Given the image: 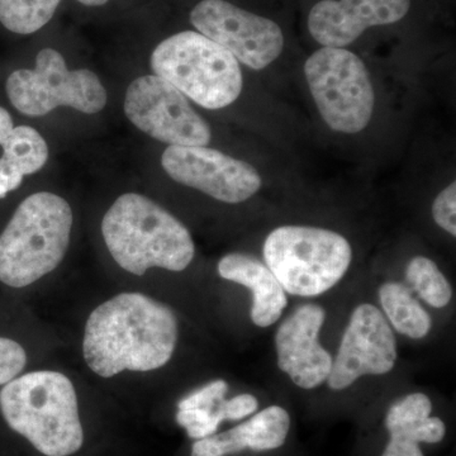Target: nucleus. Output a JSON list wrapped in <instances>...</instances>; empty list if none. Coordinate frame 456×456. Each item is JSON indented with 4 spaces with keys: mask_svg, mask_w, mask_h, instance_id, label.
Instances as JSON below:
<instances>
[{
    "mask_svg": "<svg viewBox=\"0 0 456 456\" xmlns=\"http://www.w3.org/2000/svg\"><path fill=\"white\" fill-rule=\"evenodd\" d=\"M432 403L424 393H413L395 402L386 417L391 434L382 456H424L419 444H437L445 436V424L431 417Z\"/></svg>",
    "mask_w": 456,
    "mask_h": 456,
    "instance_id": "dca6fc26",
    "label": "nucleus"
},
{
    "mask_svg": "<svg viewBox=\"0 0 456 456\" xmlns=\"http://www.w3.org/2000/svg\"><path fill=\"white\" fill-rule=\"evenodd\" d=\"M77 2L86 5V7H101V5L107 4L110 0H77Z\"/></svg>",
    "mask_w": 456,
    "mask_h": 456,
    "instance_id": "bb28decb",
    "label": "nucleus"
},
{
    "mask_svg": "<svg viewBox=\"0 0 456 456\" xmlns=\"http://www.w3.org/2000/svg\"><path fill=\"white\" fill-rule=\"evenodd\" d=\"M380 305L399 334L422 338L431 330L432 321L425 308L413 298L406 285L386 283L379 289Z\"/></svg>",
    "mask_w": 456,
    "mask_h": 456,
    "instance_id": "6ab92c4d",
    "label": "nucleus"
},
{
    "mask_svg": "<svg viewBox=\"0 0 456 456\" xmlns=\"http://www.w3.org/2000/svg\"><path fill=\"white\" fill-rule=\"evenodd\" d=\"M151 68L154 75L207 110L228 107L241 94L239 61L200 32L176 33L159 44Z\"/></svg>",
    "mask_w": 456,
    "mask_h": 456,
    "instance_id": "39448f33",
    "label": "nucleus"
},
{
    "mask_svg": "<svg viewBox=\"0 0 456 456\" xmlns=\"http://www.w3.org/2000/svg\"><path fill=\"white\" fill-rule=\"evenodd\" d=\"M73 221L64 198L50 191L26 198L0 235V281L23 288L53 272L68 251Z\"/></svg>",
    "mask_w": 456,
    "mask_h": 456,
    "instance_id": "20e7f679",
    "label": "nucleus"
},
{
    "mask_svg": "<svg viewBox=\"0 0 456 456\" xmlns=\"http://www.w3.org/2000/svg\"><path fill=\"white\" fill-rule=\"evenodd\" d=\"M218 274L253 292L251 320L259 327L274 325L287 307V294L266 264L245 254H228L218 263Z\"/></svg>",
    "mask_w": 456,
    "mask_h": 456,
    "instance_id": "a211bd4d",
    "label": "nucleus"
},
{
    "mask_svg": "<svg viewBox=\"0 0 456 456\" xmlns=\"http://www.w3.org/2000/svg\"><path fill=\"white\" fill-rule=\"evenodd\" d=\"M27 354L22 345L0 338V386L13 380L26 367Z\"/></svg>",
    "mask_w": 456,
    "mask_h": 456,
    "instance_id": "5701e85b",
    "label": "nucleus"
},
{
    "mask_svg": "<svg viewBox=\"0 0 456 456\" xmlns=\"http://www.w3.org/2000/svg\"><path fill=\"white\" fill-rule=\"evenodd\" d=\"M161 165L179 184L224 203L245 202L260 191L263 183L250 164L207 146H169Z\"/></svg>",
    "mask_w": 456,
    "mask_h": 456,
    "instance_id": "9b49d317",
    "label": "nucleus"
},
{
    "mask_svg": "<svg viewBox=\"0 0 456 456\" xmlns=\"http://www.w3.org/2000/svg\"><path fill=\"white\" fill-rule=\"evenodd\" d=\"M47 159L49 147L40 132L14 127L11 114L0 107V200L20 188L26 175L41 170Z\"/></svg>",
    "mask_w": 456,
    "mask_h": 456,
    "instance_id": "f3484780",
    "label": "nucleus"
},
{
    "mask_svg": "<svg viewBox=\"0 0 456 456\" xmlns=\"http://www.w3.org/2000/svg\"><path fill=\"white\" fill-rule=\"evenodd\" d=\"M228 391V384L224 380H215L207 384L198 391L191 393L188 397L179 402V410H191V408H202L207 411H216L224 399Z\"/></svg>",
    "mask_w": 456,
    "mask_h": 456,
    "instance_id": "b1692460",
    "label": "nucleus"
},
{
    "mask_svg": "<svg viewBox=\"0 0 456 456\" xmlns=\"http://www.w3.org/2000/svg\"><path fill=\"white\" fill-rule=\"evenodd\" d=\"M61 0H0V23L18 35H31L50 22Z\"/></svg>",
    "mask_w": 456,
    "mask_h": 456,
    "instance_id": "aec40b11",
    "label": "nucleus"
},
{
    "mask_svg": "<svg viewBox=\"0 0 456 456\" xmlns=\"http://www.w3.org/2000/svg\"><path fill=\"white\" fill-rule=\"evenodd\" d=\"M397 342L382 312L373 305H360L351 314L342 336L338 356L332 362L329 387L334 391L349 388L364 375H382L395 368Z\"/></svg>",
    "mask_w": 456,
    "mask_h": 456,
    "instance_id": "f8f14e48",
    "label": "nucleus"
},
{
    "mask_svg": "<svg viewBox=\"0 0 456 456\" xmlns=\"http://www.w3.org/2000/svg\"><path fill=\"white\" fill-rule=\"evenodd\" d=\"M198 32L227 50L237 61L261 70L278 59L284 47L281 27L226 0H202L191 13Z\"/></svg>",
    "mask_w": 456,
    "mask_h": 456,
    "instance_id": "9d476101",
    "label": "nucleus"
},
{
    "mask_svg": "<svg viewBox=\"0 0 456 456\" xmlns=\"http://www.w3.org/2000/svg\"><path fill=\"white\" fill-rule=\"evenodd\" d=\"M7 95L12 106L29 117H41L59 107L86 114L103 110L107 90L89 69L70 70L59 51L44 49L35 69H20L9 75Z\"/></svg>",
    "mask_w": 456,
    "mask_h": 456,
    "instance_id": "6e6552de",
    "label": "nucleus"
},
{
    "mask_svg": "<svg viewBox=\"0 0 456 456\" xmlns=\"http://www.w3.org/2000/svg\"><path fill=\"white\" fill-rule=\"evenodd\" d=\"M305 79L323 121L341 134H358L373 116L375 95L367 66L346 49L322 47L305 65Z\"/></svg>",
    "mask_w": 456,
    "mask_h": 456,
    "instance_id": "0eeeda50",
    "label": "nucleus"
},
{
    "mask_svg": "<svg viewBox=\"0 0 456 456\" xmlns=\"http://www.w3.org/2000/svg\"><path fill=\"white\" fill-rule=\"evenodd\" d=\"M406 279L413 290L432 307L444 308L452 301V290L448 279L428 257H413L408 263Z\"/></svg>",
    "mask_w": 456,
    "mask_h": 456,
    "instance_id": "412c9836",
    "label": "nucleus"
},
{
    "mask_svg": "<svg viewBox=\"0 0 456 456\" xmlns=\"http://www.w3.org/2000/svg\"><path fill=\"white\" fill-rule=\"evenodd\" d=\"M224 419L216 411L202 410V408H191V410H179L176 413V422L187 430L191 439H204L216 434L218 426Z\"/></svg>",
    "mask_w": 456,
    "mask_h": 456,
    "instance_id": "4be33fe9",
    "label": "nucleus"
},
{
    "mask_svg": "<svg viewBox=\"0 0 456 456\" xmlns=\"http://www.w3.org/2000/svg\"><path fill=\"white\" fill-rule=\"evenodd\" d=\"M325 318L320 305H303L279 327L275 336L278 367L299 388H316L331 373L334 360L318 342Z\"/></svg>",
    "mask_w": 456,
    "mask_h": 456,
    "instance_id": "ddd939ff",
    "label": "nucleus"
},
{
    "mask_svg": "<svg viewBox=\"0 0 456 456\" xmlns=\"http://www.w3.org/2000/svg\"><path fill=\"white\" fill-rule=\"evenodd\" d=\"M0 411L9 428L41 454L70 456L82 449L77 392L64 374L44 370L14 378L0 391Z\"/></svg>",
    "mask_w": 456,
    "mask_h": 456,
    "instance_id": "7ed1b4c3",
    "label": "nucleus"
},
{
    "mask_svg": "<svg viewBox=\"0 0 456 456\" xmlns=\"http://www.w3.org/2000/svg\"><path fill=\"white\" fill-rule=\"evenodd\" d=\"M410 8L411 0H321L311 9L308 29L323 47L344 49L370 27L398 22Z\"/></svg>",
    "mask_w": 456,
    "mask_h": 456,
    "instance_id": "4468645a",
    "label": "nucleus"
},
{
    "mask_svg": "<svg viewBox=\"0 0 456 456\" xmlns=\"http://www.w3.org/2000/svg\"><path fill=\"white\" fill-rule=\"evenodd\" d=\"M102 233L116 263L134 275L151 268L183 272L196 254L188 228L141 194L119 197L104 215Z\"/></svg>",
    "mask_w": 456,
    "mask_h": 456,
    "instance_id": "f03ea898",
    "label": "nucleus"
},
{
    "mask_svg": "<svg viewBox=\"0 0 456 456\" xmlns=\"http://www.w3.org/2000/svg\"><path fill=\"white\" fill-rule=\"evenodd\" d=\"M456 184L452 183L449 187L440 191L439 196L432 204V217L435 222L446 232L456 235Z\"/></svg>",
    "mask_w": 456,
    "mask_h": 456,
    "instance_id": "393cba45",
    "label": "nucleus"
},
{
    "mask_svg": "<svg viewBox=\"0 0 456 456\" xmlns=\"http://www.w3.org/2000/svg\"><path fill=\"white\" fill-rule=\"evenodd\" d=\"M290 428V417L284 408H265L231 430L213 434L194 443L191 456H227L242 450L268 452L284 445Z\"/></svg>",
    "mask_w": 456,
    "mask_h": 456,
    "instance_id": "2eb2a0df",
    "label": "nucleus"
},
{
    "mask_svg": "<svg viewBox=\"0 0 456 456\" xmlns=\"http://www.w3.org/2000/svg\"><path fill=\"white\" fill-rule=\"evenodd\" d=\"M259 407V402L251 395H240L237 397L222 401L220 406L216 408V412L221 416V419L237 421V419H245V417L253 415Z\"/></svg>",
    "mask_w": 456,
    "mask_h": 456,
    "instance_id": "a878e982",
    "label": "nucleus"
},
{
    "mask_svg": "<svg viewBox=\"0 0 456 456\" xmlns=\"http://www.w3.org/2000/svg\"><path fill=\"white\" fill-rule=\"evenodd\" d=\"M178 341V321L167 305L141 293H122L86 321L83 353L99 377L151 371L167 365Z\"/></svg>",
    "mask_w": 456,
    "mask_h": 456,
    "instance_id": "f257e3e1",
    "label": "nucleus"
},
{
    "mask_svg": "<svg viewBox=\"0 0 456 456\" xmlns=\"http://www.w3.org/2000/svg\"><path fill=\"white\" fill-rule=\"evenodd\" d=\"M125 113L132 125L169 146H207L212 134L187 97L158 75L137 77L128 86Z\"/></svg>",
    "mask_w": 456,
    "mask_h": 456,
    "instance_id": "1a4fd4ad",
    "label": "nucleus"
},
{
    "mask_svg": "<svg viewBox=\"0 0 456 456\" xmlns=\"http://www.w3.org/2000/svg\"><path fill=\"white\" fill-rule=\"evenodd\" d=\"M264 259L285 293L316 297L344 278L353 251L349 241L334 231L281 226L266 237Z\"/></svg>",
    "mask_w": 456,
    "mask_h": 456,
    "instance_id": "423d86ee",
    "label": "nucleus"
}]
</instances>
